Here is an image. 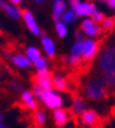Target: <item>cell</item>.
<instances>
[{"instance_id": "6da1fadb", "label": "cell", "mask_w": 115, "mask_h": 128, "mask_svg": "<svg viewBox=\"0 0 115 128\" xmlns=\"http://www.w3.org/2000/svg\"><path fill=\"white\" fill-rule=\"evenodd\" d=\"M84 96L89 100H102L108 94L107 85L101 76H89L82 86Z\"/></svg>"}, {"instance_id": "7a4b0ae2", "label": "cell", "mask_w": 115, "mask_h": 128, "mask_svg": "<svg viewBox=\"0 0 115 128\" xmlns=\"http://www.w3.org/2000/svg\"><path fill=\"white\" fill-rule=\"evenodd\" d=\"M98 68L101 74L115 73V45L104 47L100 52L98 58Z\"/></svg>"}, {"instance_id": "3957f363", "label": "cell", "mask_w": 115, "mask_h": 128, "mask_svg": "<svg viewBox=\"0 0 115 128\" xmlns=\"http://www.w3.org/2000/svg\"><path fill=\"white\" fill-rule=\"evenodd\" d=\"M40 100L42 101V104L46 106L47 108H50V109L61 108V107H64V105H65L64 98H62L60 94H58L55 90H53L52 88L44 89Z\"/></svg>"}, {"instance_id": "277c9868", "label": "cell", "mask_w": 115, "mask_h": 128, "mask_svg": "<svg viewBox=\"0 0 115 128\" xmlns=\"http://www.w3.org/2000/svg\"><path fill=\"white\" fill-rule=\"evenodd\" d=\"M100 41H96L94 39H84L82 41V52H81V58L84 61H92L95 59V56L99 54Z\"/></svg>"}, {"instance_id": "5b68a950", "label": "cell", "mask_w": 115, "mask_h": 128, "mask_svg": "<svg viewBox=\"0 0 115 128\" xmlns=\"http://www.w3.org/2000/svg\"><path fill=\"white\" fill-rule=\"evenodd\" d=\"M80 30L84 32V35L90 36V38H98L102 34V27L98 22H95L93 19H84L82 20L80 26Z\"/></svg>"}, {"instance_id": "8992f818", "label": "cell", "mask_w": 115, "mask_h": 128, "mask_svg": "<svg viewBox=\"0 0 115 128\" xmlns=\"http://www.w3.org/2000/svg\"><path fill=\"white\" fill-rule=\"evenodd\" d=\"M21 18H22L26 27L28 28V31L31 32L32 34L36 35V36H39V35L41 34V30H40L38 22H36V20H35L34 14H33L30 10H27V8L22 10V11H21Z\"/></svg>"}, {"instance_id": "52a82bcc", "label": "cell", "mask_w": 115, "mask_h": 128, "mask_svg": "<svg viewBox=\"0 0 115 128\" xmlns=\"http://www.w3.org/2000/svg\"><path fill=\"white\" fill-rule=\"evenodd\" d=\"M81 122L86 126V127L96 128L100 124V116L99 114L93 110V109H84L80 115Z\"/></svg>"}, {"instance_id": "ba28073f", "label": "cell", "mask_w": 115, "mask_h": 128, "mask_svg": "<svg viewBox=\"0 0 115 128\" xmlns=\"http://www.w3.org/2000/svg\"><path fill=\"white\" fill-rule=\"evenodd\" d=\"M33 82L38 84L42 89H50L53 87L52 84V74L48 72V70H36V74L33 78Z\"/></svg>"}, {"instance_id": "9c48e42d", "label": "cell", "mask_w": 115, "mask_h": 128, "mask_svg": "<svg viewBox=\"0 0 115 128\" xmlns=\"http://www.w3.org/2000/svg\"><path fill=\"white\" fill-rule=\"evenodd\" d=\"M94 7H95V5L93 4V2H90V1H80L73 10L75 12L76 16L84 18V16H90Z\"/></svg>"}, {"instance_id": "30bf717a", "label": "cell", "mask_w": 115, "mask_h": 128, "mask_svg": "<svg viewBox=\"0 0 115 128\" xmlns=\"http://www.w3.org/2000/svg\"><path fill=\"white\" fill-rule=\"evenodd\" d=\"M66 7H67V4L65 0H54L53 6H52V16L55 22L61 20V16L65 13Z\"/></svg>"}, {"instance_id": "8fae6325", "label": "cell", "mask_w": 115, "mask_h": 128, "mask_svg": "<svg viewBox=\"0 0 115 128\" xmlns=\"http://www.w3.org/2000/svg\"><path fill=\"white\" fill-rule=\"evenodd\" d=\"M53 120L55 122L58 127H62L65 126L69 120V113L67 112V109L61 108H56L54 109L53 112Z\"/></svg>"}, {"instance_id": "7c38bea8", "label": "cell", "mask_w": 115, "mask_h": 128, "mask_svg": "<svg viewBox=\"0 0 115 128\" xmlns=\"http://www.w3.org/2000/svg\"><path fill=\"white\" fill-rule=\"evenodd\" d=\"M21 100H22L24 105L26 106L30 110H36L38 109V102L34 99V95L31 90H25L24 89L21 92Z\"/></svg>"}, {"instance_id": "4fadbf2b", "label": "cell", "mask_w": 115, "mask_h": 128, "mask_svg": "<svg viewBox=\"0 0 115 128\" xmlns=\"http://www.w3.org/2000/svg\"><path fill=\"white\" fill-rule=\"evenodd\" d=\"M0 7L4 10V12L7 14L10 18L14 20H19L21 18V11H20L18 6L13 4H7V2H4V1H1V4H0Z\"/></svg>"}, {"instance_id": "5bb4252c", "label": "cell", "mask_w": 115, "mask_h": 128, "mask_svg": "<svg viewBox=\"0 0 115 128\" xmlns=\"http://www.w3.org/2000/svg\"><path fill=\"white\" fill-rule=\"evenodd\" d=\"M41 45L48 58H54L55 56V44H54L52 38L47 36V35H44L41 38Z\"/></svg>"}, {"instance_id": "9a60e30c", "label": "cell", "mask_w": 115, "mask_h": 128, "mask_svg": "<svg viewBox=\"0 0 115 128\" xmlns=\"http://www.w3.org/2000/svg\"><path fill=\"white\" fill-rule=\"evenodd\" d=\"M52 84H53V87L59 92H67L68 90V81L65 76H62L60 74H56L52 76Z\"/></svg>"}, {"instance_id": "2e32d148", "label": "cell", "mask_w": 115, "mask_h": 128, "mask_svg": "<svg viewBox=\"0 0 115 128\" xmlns=\"http://www.w3.org/2000/svg\"><path fill=\"white\" fill-rule=\"evenodd\" d=\"M86 109V104L84 100L81 96H74L73 101H72V113L74 116H80L81 113Z\"/></svg>"}, {"instance_id": "e0dca14e", "label": "cell", "mask_w": 115, "mask_h": 128, "mask_svg": "<svg viewBox=\"0 0 115 128\" xmlns=\"http://www.w3.org/2000/svg\"><path fill=\"white\" fill-rule=\"evenodd\" d=\"M13 65L18 68H30L32 66V61L27 58V55L24 54H16L12 56Z\"/></svg>"}, {"instance_id": "ac0fdd59", "label": "cell", "mask_w": 115, "mask_h": 128, "mask_svg": "<svg viewBox=\"0 0 115 128\" xmlns=\"http://www.w3.org/2000/svg\"><path fill=\"white\" fill-rule=\"evenodd\" d=\"M101 27L106 32H112L115 28V16H104L101 21Z\"/></svg>"}, {"instance_id": "d6986e66", "label": "cell", "mask_w": 115, "mask_h": 128, "mask_svg": "<svg viewBox=\"0 0 115 128\" xmlns=\"http://www.w3.org/2000/svg\"><path fill=\"white\" fill-rule=\"evenodd\" d=\"M55 32H56V35L59 38L64 39L67 33H68V28H67V25H66L64 21H56L55 22Z\"/></svg>"}, {"instance_id": "ffe728a7", "label": "cell", "mask_w": 115, "mask_h": 128, "mask_svg": "<svg viewBox=\"0 0 115 128\" xmlns=\"http://www.w3.org/2000/svg\"><path fill=\"white\" fill-rule=\"evenodd\" d=\"M26 55H27V58L33 62L41 56V52H40V50H38L34 46H28L26 48Z\"/></svg>"}, {"instance_id": "44dd1931", "label": "cell", "mask_w": 115, "mask_h": 128, "mask_svg": "<svg viewBox=\"0 0 115 128\" xmlns=\"http://www.w3.org/2000/svg\"><path fill=\"white\" fill-rule=\"evenodd\" d=\"M61 20L64 22L67 25V24H73L75 22V20H76V14H75V12L74 10H68V11H65V13L62 14L61 16Z\"/></svg>"}, {"instance_id": "7402d4cb", "label": "cell", "mask_w": 115, "mask_h": 128, "mask_svg": "<svg viewBox=\"0 0 115 128\" xmlns=\"http://www.w3.org/2000/svg\"><path fill=\"white\" fill-rule=\"evenodd\" d=\"M46 114L44 110H36L35 112V115H34V120H35V124L38 127H44L45 124H46Z\"/></svg>"}, {"instance_id": "603a6c76", "label": "cell", "mask_w": 115, "mask_h": 128, "mask_svg": "<svg viewBox=\"0 0 115 128\" xmlns=\"http://www.w3.org/2000/svg\"><path fill=\"white\" fill-rule=\"evenodd\" d=\"M82 41L84 40H75L74 45L70 48V54L73 56H80L81 58V52H82Z\"/></svg>"}, {"instance_id": "cb8c5ba5", "label": "cell", "mask_w": 115, "mask_h": 128, "mask_svg": "<svg viewBox=\"0 0 115 128\" xmlns=\"http://www.w3.org/2000/svg\"><path fill=\"white\" fill-rule=\"evenodd\" d=\"M100 76L102 78V80H104V84L107 85V87L115 88V73H112V74H101Z\"/></svg>"}, {"instance_id": "d4e9b609", "label": "cell", "mask_w": 115, "mask_h": 128, "mask_svg": "<svg viewBox=\"0 0 115 128\" xmlns=\"http://www.w3.org/2000/svg\"><path fill=\"white\" fill-rule=\"evenodd\" d=\"M98 128H115V116L110 115L109 118L101 121L98 126Z\"/></svg>"}, {"instance_id": "484cf974", "label": "cell", "mask_w": 115, "mask_h": 128, "mask_svg": "<svg viewBox=\"0 0 115 128\" xmlns=\"http://www.w3.org/2000/svg\"><path fill=\"white\" fill-rule=\"evenodd\" d=\"M104 12H101L99 11L96 7L93 8V11H92V14H90V19H93L95 22L100 24L102 20H104Z\"/></svg>"}, {"instance_id": "4316f807", "label": "cell", "mask_w": 115, "mask_h": 128, "mask_svg": "<svg viewBox=\"0 0 115 128\" xmlns=\"http://www.w3.org/2000/svg\"><path fill=\"white\" fill-rule=\"evenodd\" d=\"M34 67L36 68V70H47V60L44 59L42 56H40L39 59H36L35 61H33Z\"/></svg>"}, {"instance_id": "83f0119b", "label": "cell", "mask_w": 115, "mask_h": 128, "mask_svg": "<svg viewBox=\"0 0 115 128\" xmlns=\"http://www.w3.org/2000/svg\"><path fill=\"white\" fill-rule=\"evenodd\" d=\"M42 90H44V89H42L41 87L38 85V84L33 82V88H32V93H33V95H34V96H36L38 99H40V98H41V94H42Z\"/></svg>"}, {"instance_id": "f1b7e54d", "label": "cell", "mask_w": 115, "mask_h": 128, "mask_svg": "<svg viewBox=\"0 0 115 128\" xmlns=\"http://www.w3.org/2000/svg\"><path fill=\"white\" fill-rule=\"evenodd\" d=\"M11 87L14 89L16 92H18V93H21V92L24 90L22 86L20 85L19 82H16V81H12V82H11Z\"/></svg>"}, {"instance_id": "f546056e", "label": "cell", "mask_w": 115, "mask_h": 128, "mask_svg": "<svg viewBox=\"0 0 115 128\" xmlns=\"http://www.w3.org/2000/svg\"><path fill=\"white\" fill-rule=\"evenodd\" d=\"M94 1H100V2H104L108 6V7L115 10V0H94Z\"/></svg>"}, {"instance_id": "4dcf8cb0", "label": "cell", "mask_w": 115, "mask_h": 128, "mask_svg": "<svg viewBox=\"0 0 115 128\" xmlns=\"http://www.w3.org/2000/svg\"><path fill=\"white\" fill-rule=\"evenodd\" d=\"M84 32L81 31V30H79V31H76V33H75V40H84Z\"/></svg>"}, {"instance_id": "1f68e13d", "label": "cell", "mask_w": 115, "mask_h": 128, "mask_svg": "<svg viewBox=\"0 0 115 128\" xmlns=\"http://www.w3.org/2000/svg\"><path fill=\"white\" fill-rule=\"evenodd\" d=\"M0 128H7L5 124V120H4V114L0 113Z\"/></svg>"}, {"instance_id": "d6a6232c", "label": "cell", "mask_w": 115, "mask_h": 128, "mask_svg": "<svg viewBox=\"0 0 115 128\" xmlns=\"http://www.w3.org/2000/svg\"><path fill=\"white\" fill-rule=\"evenodd\" d=\"M68 2L69 5H70V7H72V10H73L75 6H76L79 2H80V0H68Z\"/></svg>"}, {"instance_id": "836d02e7", "label": "cell", "mask_w": 115, "mask_h": 128, "mask_svg": "<svg viewBox=\"0 0 115 128\" xmlns=\"http://www.w3.org/2000/svg\"><path fill=\"white\" fill-rule=\"evenodd\" d=\"M11 4H13V5H16V6H18V5H20L21 2H22V0H8Z\"/></svg>"}, {"instance_id": "e575fe53", "label": "cell", "mask_w": 115, "mask_h": 128, "mask_svg": "<svg viewBox=\"0 0 115 128\" xmlns=\"http://www.w3.org/2000/svg\"><path fill=\"white\" fill-rule=\"evenodd\" d=\"M36 5H44L45 2H46V0H33Z\"/></svg>"}, {"instance_id": "d590c367", "label": "cell", "mask_w": 115, "mask_h": 128, "mask_svg": "<svg viewBox=\"0 0 115 128\" xmlns=\"http://www.w3.org/2000/svg\"><path fill=\"white\" fill-rule=\"evenodd\" d=\"M112 115H114V116H115V106L112 108Z\"/></svg>"}, {"instance_id": "8d00e7d4", "label": "cell", "mask_w": 115, "mask_h": 128, "mask_svg": "<svg viewBox=\"0 0 115 128\" xmlns=\"http://www.w3.org/2000/svg\"><path fill=\"white\" fill-rule=\"evenodd\" d=\"M1 1H2V0H0V4H1Z\"/></svg>"}, {"instance_id": "74e56055", "label": "cell", "mask_w": 115, "mask_h": 128, "mask_svg": "<svg viewBox=\"0 0 115 128\" xmlns=\"http://www.w3.org/2000/svg\"><path fill=\"white\" fill-rule=\"evenodd\" d=\"M0 34H1V32H0Z\"/></svg>"}, {"instance_id": "f35d334b", "label": "cell", "mask_w": 115, "mask_h": 128, "mask_svg": "<svg viewBox=\"0 0 115 128\" xmlns=\"http://www.w3.org/2000/svg\"><path fill=\"white\" fill-rule=\"evenodd\" d=\"M53 1H54V0H53Z\"/></svg>"}]
</instances>
